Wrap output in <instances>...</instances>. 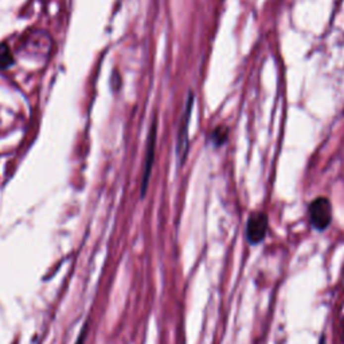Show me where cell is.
I'll return each mask as SVG.
<instances>
[{
    "mask_svg": "<svg viewBox=\"0 0 344 344\" xmlns=\"http://www.w3.org/2000/svg\"><path fill=\"white\" fill-rule=\"evenodd\" d=\"M156 133H158V122L156 118H154V122L149 129L148 140H147V152H145V164H144V173H143V183H141V196L145 195V191L148 187L149 177H151V171L155 162V149H156Z\"/></svg>",
    "mask_w": 344,
    "mask_h": 344,
    "instance_id": "obj_4",
    "label": "cell"
},
{
    "mask_svg": "<svg viewBox=\"0 0 344 344\" xmlns=\"http://www.w3.org/2000/svg\"><path fill=\"white\" fill-rule=\"evenodd\" d=\"M11 62H12V56L9 54L7 47L1 46L0 47V66H1V67H5V66L9 65Z\"/></svg>",
    "mask_w": 344,
    "mask_h": 344,
    "instance_id": "obj_6",
    "label": "cell"
},
{
    "mask_svg": "<svg viewBox=\"0 0 344 344\" xmlns=\"http://www.w3.org/2000/svg\"><path fill=\"white\" fill-rule=\"evenodd\" d=\"M268 215L264 213H254L247 219L246 237L251 245H258L266 237L268 231Z\"/></svg>",
    "mask_w": 344,
    "mask_h": 344,
    "instance_id": "obj_3",
    "label": "cell"
},
{
    "mask_svg": "<svg viewBox=\"0 0 344 344\" xmlns=\"http://www.w3.org/2000/svg\"><path fill=\"white\" fill-rule=\"evenodd\" d=\"M226 140H228V128H225V126H218L211 133V141L215 147H221Z\"/></svg>",
    "mask_w": 344,
    "mask_h": 344,
    "instance_id": "obj_5",
    "label": "cell"
},
{
    "mask_svg": "<svg viewBox=\"0 0 344 344\" xmlns=\"http://www.w3.org/2000/svg\"><path fill=\"white\" fill-rule=\"evenodd\" d=\"M308 214L312 226L317 230H326L332 221V206L324 196L316 198L308 207Z\"/></svg>",
    "mask_w": 344,
    "mask_h": 344,
    "instance_id": "obj_2",
    "label": "cell"
},
{
    "mask_svg": "<svg viewBox=\"0 0 344 344\" xmlns=\"http://www.w3.org/2000/svg\"><path fill=\"white\" fill-rule=\"evenodd\" d=\"M192 107H194V94L188 93L187 97L186 107L183 111V115L180 117V125L177 130V141H176V155L179 164L183 166L186 162L187 154H188V144H190V139H188V126H190L191 113H192Z\"/></svg>",
    "mask_w": 344,
    "mask_h": 344,
    "instance_id": "obj_1",
    "label": "cell"
}]
</instances>
